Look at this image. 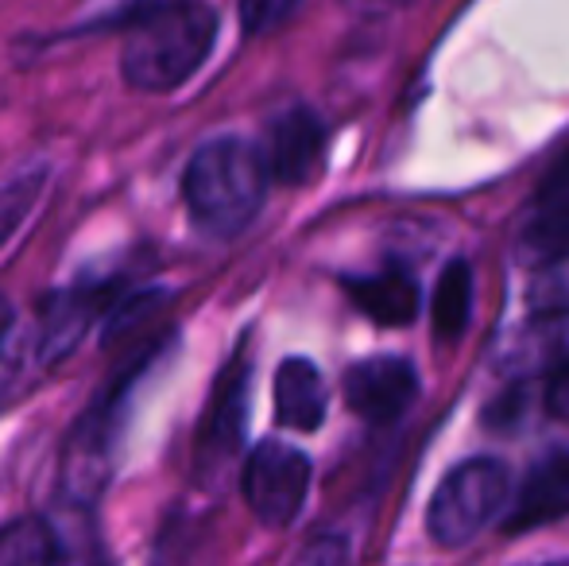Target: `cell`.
I'll return each mask as SVG.
<instances>
[{
	"label": "cell",
	"mask_w": 569,
	"mask_h": 566,
	"mask_svg": "<svg viewBox=\"0 0 569 566\" xmlns=\"http://www.w3.org/2000/svg\"><path fill=\"white\" fill-rule=\"evenodd\" d=\"M218 39V12L202 0H159L132 16L120 47V78L140 93L179 90Z\"/></svg>",
	"instance_id": "cell-1"
},
{
	"label": "cell",
	"mask_w": 569,
	"mask_h": 566,
	"mask_svg": "<svg viewBox=\"0 0 569 566\" xmlns=\"http://www.w3.org/2000/svg\"><path fill=\"white\" fill-rule=\"evenodd\" d=\"M268 182V163L256 143L218 137L190 156L187 171H182V198L206 234L232 237L260 214Z\"/></svg>",
	"instance_id": "cell-2"
},
{
	"label": "cell",
	"mask_w": 569,
	"mask_h": 566,
	"mask_svg": "<svg viewBox=\"0 0 569 566\" xmlns=\"http://www.w3.org/2000/svg\"><path fill=\"white\" fill-rule=\"evenodd\" d=\"M508 500V469L496 458H469L446 474L430 500L427 528L435 544L461 547L500 513Z\"/></svg>",
	"instance_id": "cell-3"
},
{
	"label": "cell",
	"mask_w": 569,
	"mask_h": 566,
	"mask_svg": "<svg viewBox=\"0 0 569 566\" xmlns=\"http://www.w3.org/2000/svg\"><path fill=\"white\" fill-rule=\"evenodd\" d=\"M310 489V458L291 443L268 438L252 450L244 466V500L252 516L268 528H287L302 513Z\"/></svg>",
	"instance_id": "cell-4"
},
{
	"label": "cell",
	"mask_w": 569,
	"mask_h": 566,
	"mask_svg": "<svg viewBox=\"0 0 569 566\" xmlns=\"http://www.w3.org/2000/svg\"><path fill=\"white\" fill-rule=\"evenodd\" d=\"M419 396V373L403 357H368L345 377V404L365 424L388 427L403 416Z\"/></svg>",
	"instance_id": "cell-5"
},
{
	"label": "cell",
	"mask_w": 569,
	"mask_h": 566,
	"mask_svg": "<svg viewBox=\"0 0 569 566\" xmlns=\"http://www.w3.org/2000/svg\"><path fill=\"white\" fill-rule=\"evenodd\" d=\"M322 159H326V125L315 109L295 106L271 121L268 151H263V163H268L271 179H279L283 187H307V182H315L322 175Z\"/></svg>",
	"instance_id": "cell-6"
},
{
	"label": "cell",
	"mask_w": 569,
	"mask_h": 566,
	"mask_svg": "<svg viewBox=\"0 0 569 566\" xmlns=\"http://www.w3.org/2000/svg\"><path fill=\"white\" fill-rule=\"evenodd\" d=\"M569 357V310L535 315L519 330H511L496 349V369L508 377H531L547 365H562Z\"/></svg>",
	"instance_id": "cell-7"
},
{
	"label": "cell",
	"mask_w": 569,
	"mask_h": 566,
	"mask_svg": "<svg viewBox=\"0 0 569 566\" xmlns=\"http://www.w3.org/2000/svg\"><path fill=\"white\" fill-rule=\"evenodd\" d=\"M562 516H569V454H555V458L539 461L531 469L519 497L511 500L503 532L508 536H523V532L550 520H562Z\"/></svg>",
	"instance_id": "cell-8"
},
{
	"label": "cell",
	"mask_w": 569,
	"mask_h": 566,
	"mask_svg": "<svg viewBox=\"0 0 569 566\" xmlns=\"http://www.w3.org/2000/svg\"><path fill=\"white\" fill-rule=\"evenodd\" d=\"M330 408L326 380L315 361L287 357L276 373V419L291 430H318Z\"/></svg>",
	"instance_id": "cell-9"
},
{
	"label": "cell",
	"mask_w": 569,
	"mask_h": 566,
	"mask_svg": "<svg viewBox=\"0 0 569 566\" xmlns=\"http://www.w3.org/2000/svg\"><path fill=\"white\" fill-rule=\"evenodd\" d=\"M93 318V299L90 295H54L39 315L36 330H31V365L36 369H51L54 361L70 354L82 341V334L90 330Z\"/></svg>",
	"instance_id": "cell-10"
},
{
	"label": "cell",
	"mask_w": 569,
	"mask_h": 566,
	"mask_svg": "<svg viewBox=\"0 0 569 566\" xmlns=\"http://www.w3.org/2000/svg\"><path fill=\"white\" fill-rule=\"evenodd\" d=\"M345 291L380 326H407L419 315V287L403 268H383L376 276H349Z\"/></svg>",
	"instance_id": "cell-11"
},
{
	"label": "cell",
	"mask_w": 569,
	"mask_h": 566,
	"mask_svg": "<svg viewBox=\"0 0 569 566\" xmlns=\"http://www.w3.org/2000/svg\"><path fill=\"white\" fill-rule=\"evenodd\" d=\"M244 408H248V369L237 361L226 369V377H221V385H218V396H213L210 424H206V435H202L206 450H218L221 458L237 450L240 435H244Z\"/></svg>",
	"instance_id": "cell-12"
},
{
	"label": "cell",
	"mask_w": 569,
	"mask_h": 566,
	"mask_svg": "<svg viewBox=\"0 0 569 566\" xmlns=\"http://www.w3.org/2000/svg\"><path fill=\"white\" fill-rule=\"evenodd\" d=\"M569 257V206H539L535 218L519 229L516 260L523 268H547Z\"/></svg>",
	"instance_id": "cell-13"
},
{
	"label": "cell",
	"mask_w": 569,
	"mask_h": 566,
	"mask_svg": "<svg viewBox=\"0 0 569 566\" xmlns=\"http://www.w3.org/2000/svg\"><path fill=\"white\" fill-rule=\"evenodd\" d=\"M430 322H435V338L442 346H453L469 326L472 310V272L465 260H450L442 272V280L435 287V302H430Z\"/></svg>",
	"instance_id": "cell-14"
},
{
	"label": "cell",
	"mask_w": 569,
	"mask_h": 566,
	"mask_svg": "<svg viewBox=\"0 0 569 566\" xmlns=\"http://www.w3.org/2000/svg\"><path fill=\"white\" fill-rule=\"evenodd\" d=\"M59 563V539L51 524L39 516H20V520L0 528V566H54Z\"/></svg>",
	"instance_id": "cell-15"
},
{
	"label": "cell",
	"mask_w": 569,
	"mask_h": 566,
	"mask_svg": "<svg viewBox=\"0 0 569 566\" xmlns=\"http://www.w3.org/2000/svg\"><path fill=\"white\" fill-rule=\"evenodd\" d=\"M43 187H47V167L43 163L20 167V171H12L4 182H0V245L12 241L16 229L28 221V214L36 210Z\"/></svg>",
	"instance_id": "cell-16"
},
{
	"label": "cell",
	"mask_w": 569,
	"mask_h": 566,
	"mask_svg": "<svg viewBox=\"0 0 569 566\" xmlns=\"http://www.w3.org/2000/svg\"><path fill=\"white\" fill-rule=\"evenodd\" d=\"M302 0H240V28L244 36H268V31L283 28Z\"/></svg>",
	"instance_id": "cell-17"
},
{
	"label": "cell",
	"mask_w": 569,
	"mask_h": 566,
	"mask_svg": "<svg viewBox=\"0 0 569 566\" xmlns=\"http://www.w3.org/2000/svg\"><path fill=\"white\" fill-rule=\"evenodd\" d=\"M345 563H349V539L338 536V532L315 536L299 552V559H295V566H345Z\"/></svg>",
	"instance_id": "cell-18"
},
{
	"label": "cell",
	"mask_w": 569,
	"mask_h": 566,
	"mask_svg": "<svg viewBox=\"0 0 569 566\" xmlns=\"http://www.w3.org/2000/svg\"><path fill=\"white\" fill-rule=\"evenodd\" d=\"M547 411L555 419H566L569 424V357L555 369V377H550L547 385Z\"/></svg>",
	"instance_id": "cell-19"
},
{
	"label": "cell",
	"mask_w": 569,
	"mask_h": 566,
	"mask_svg": "<svg viewBox=\"0 0 569 566\" xmlns=\"http://www.w3.org/2000/svg\"><path fill=\"white\" fill-rule=\"evenodd\" d=\"M12 330V302L0 295V341H4V334Z\"/></svg>",
	"instance_id": "cell-20"
}]
</instances>
